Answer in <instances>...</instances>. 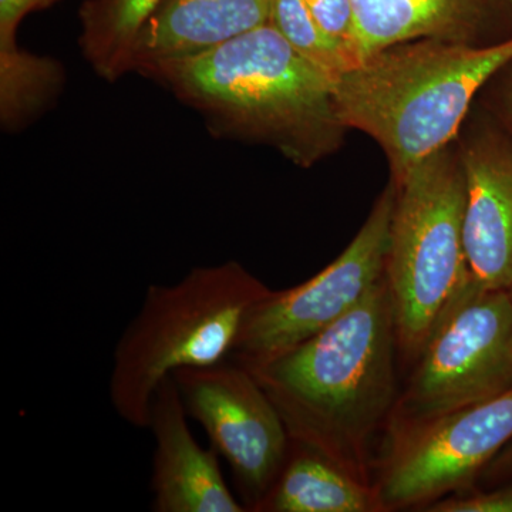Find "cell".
<instances>
[{
  "instance_id": "12",
  "label": "cell",
  "mask_w": 512,
  "mask_h": 512,
  "mask_svg": "<svg viewBox=\"0 0 512 512\" xmlns=\"http://www.w3.org/2000/svg\"><path fill=\"white\" fill-rule=\"evenodd\" d=\"M363 57L410 40L471 47L512 40V0H352Z\"/></svg>"
},
{
  "instance_id": "20",
  "label": "cell",
  "mask_w": 512,
  "mask_h": 512,
  "mask_svg": "<svg viewBox=\"0 0 512 512\" xmlns=\"http://www.w3.org/2000/svg\"><path fill=\"white\" fill-rule=\"evenodd\" d=\"M477 101L512 141V59L485 83Z\"/></svg>"
},
{
  "instance_id": "2",
  "label": "cell",
  "mask_w": 512,
  "mask_h": 512,
  "mask_svg": "<svg viewBox=\"0 0 512 512\" xmlns=\"http://www.w3.org/2000/svg\"><path fill=\"white\" fill-rule=\"evenodd\" d=\"M141 74L198 111L217 136L275 148L301 168L338 153L349 131L330 77L271 23Z\"/></svg>"
},
{
  "instance_id": "5",
  "label": "cell",
  "mask_w": 512,
  "mask_h": 512,
  "mask_svg": "<svg viewBox=\"0 0 512 512\" xmlns=\"http://www.w3.org/2000/svg\"><path fill=\"white\" fill-rule=\"evenodd\" d=\"M390 183L394 205L384 278L392 296L399 355L414 365L470 278L463 238L466 177L456 141Z\"/></svg>"
},
{
  "instance_id": "7",
  "label": "cell",
  "mask_w": 512,
  "mask_h": 512,
  "mask_svg": "<svg viewBox=\"0 0 512 512\" xmlns=\"http://www.w3.org/2000/svg\"><path fill=\"white\" fill-rule=\"evenodd\" d=\"M511 440L512 389L431 419L389 423L373 467L384 511H426L477 487Z\"/></svg>"
},
{
  "instance_id": "1",
  "label": "cell",
  "mask_w": 512,
  "mask_h": 512,
  "mask_svg": "<svg viewBox=\"0 0 512 512\" xmlns=\"http://www.w3.org/2000/svg\"><path fill=\"white\" fill-rule=\"evenodd\" d=\"M396 320L386 278L359 305L301 345L251 370L289 437L373 480L372 443L400 392Z\"/></svg>"
},
{
  "instance_id": "13",
  "label": "cell",
  "mask_w": 512,
  "mask_h": 512,
  "mask_svg": "<svg viewBox=\"0 0 512 512\" xmlns=\"http://www.w3.org/2000/svg\"><path fill=\"white\" fill-rule=\"evenodd\" d=\"M274 0H164L134 46L131 72L207 52L268 25Z\"/></svg>"
},
{
  "instance_id": "18",
  "label": "cell",
  "mask_w": 512,
  "mask_h": 512,
  "mask_svg": "<svg viewBox=\"0 0 512 512\" xmlns=\"http://www.w3.org/2000/svg\"><path fill=\"white\" fill-rule=\"evenodd\" d=\"M305 3L320 29L345 47L356 64L359 63L355 8L352 0H305Z\"/></svg>"
},
{
  "instance_id": "10",
  "label": "cell",
  "mask_w": 512,
  "mask_h": 512,
  "mask_svg": "<svg viewBox=\"0 0 512 512\" xmlns=\"http://www.w3.org/2000/svg\"><path fill=\"white\" fill-rule=\"evenodd\" d=\"M464 177V252L471 278L487 289L512 286V141L478 104L456 138Z\"/></svg>"
},
{
  "instance_id": "17",
  "label": "cell",
  "mask_w": 512,
  "mask_h": 512,
  "mask_svg": "<svg viewBox=\"0 0 512 512\" xmlns=\"http://www.w3.org/2000/svg\"><path fill=\"white\" fill-rule=\"evenodd\" d=\"M269 23L332 82L356 64L345 47L320 29L305 0H274Z\"/></svg>"
},
{
  "instance_id": "21",
  "label": "cell",
  "mask_w": 512,
  "mask_h": 512,
  "mask_svg": "<svg viewBox=\"0 0 512 512\" xmlns=\"http://www.w3.org/2000/svg\"><path fill=\"white\" fill-rule=\"evenodd\" d=\"M59 0H0V39H16L22 19L29 13L50 8Z\"/></svg>"
},
{
  "instance_id": "8",
  "label": "cell",
  "mask_w": 512,
  "mask_h": 512,
  "mask_svg": "<svg viewBox=\"0 0 512 512\" xmlns=\"http://www.w3.org/2000/svg\"><path fill=\"white\" fill-rule=\"evenodd\" d=\"M393 205L389 181L356 237L332 264L301 285L269 292L249 309L228 359L258 369L359 305L384 279Z\"/></svg>"
},
{
  "instance_id": "11",
  "label": "cell",
  "mask_w": 512,
  "mask_h": 512,
  "mask_svg": "<svg viewBox=\"0 0 512 512\" xmlns=\"http://www.w3.org/2000/svg\"><path fill=\"white\" fill-rule=\"evenodd\" d=\"M180 389L170 376L158 386L148 430L154 437L150 488L154 512H247L225 483L220 454L202 448L188 427Z\"/></svg>"
},
{
  "instance_id": "16",
  "label": "cell",
  "mask_w": 512,
  "mask_h": 512,
  "mask_svg": "<svg viewBox=\"0 0 512 512\" xmlns=\"http://www.w3.org/2000/svg\"><path fill=\"white\" fill-rule=\"evenodd\" d=\"M62 84L63 69L56 60L33 55L16 39L0 40V120L6 131L39 117Z\"/></svg>"
},
{
  "instance_id": "22",
  "label": "cell",
  "mask_w": 512,
  "mask_h": 512,
  "mask_svg": "<svg viewBox=\"0 0 512 512\" xmlns=\"http://www.w3.org/2000/svg\"><path fill=\"white\" fill-rule=\"evenodd\" d=\"M510 480H512V440L485 467L477 487H493Z\"/></svg>"
},
{
  "instance_id": "3",
  "label": "cell",
  "mask_w": 512,
  "mask_h": 512,
  "mask_svg": "<svg viewBox=\"0 0 512 512\" xmlns=\"http://www.w3.org/2000/svg\"><path fill=\"white\" fill-rule=\"evenodd\" d=\"M512 59V40L471 47L419 39L383 47L332 82L340 119L372 137L390 180L456 141L485 83Z\"/></svg>"
},
{
  "instance_id": "19",
  "label": "cell",
  "mask_w": 512,
  "mask_h": 512,
  "mask_svg": "<svg viewBox=\"0 0 512 512\" xmlns=\"http://www.w3.org/2000/svg\"><path fill=\"white\" fill-rule=\"evenodd\" d=\"M427 512H512V480L441 498Z\"/></svg>"
},
{
  "instance_id": "14",
  "label": "cell",
  "mask_w": 512,
  "mask_h": 512,
  "mask_svg": "<svg viewBox=\"0 0 512 512\" xmlns=\"http://www.w3.org/2000/svg\"><path fill=\"white\" fill-rule=\"evenodd\" d=\"M258 512H386L375 483L291 440L288 457Z\"/></svg>"
},
{
  "instance_id": "15",
  "label": "cell",
  "mask_w": 512,
  "mask_h": 512,
  "mask_svg": "<svg viewBox=\"0 0 512 512\" xmlns=\"http://www.w3.org/2000/svg\"><path fill=\"white\" fill-rule=\"evenodd\" d=\"M164 0H86L80 8V47L101 79L113 83L131 72L141 29Z\"/></svg>"
},
{
  "instance_id": "4",
  "label": "cell",
  "mask_w": 512,
  "mask_h": 512,
  "mask_svg": "<svg viewBox=\"0 0 512 512\" xmlns=\"http://www.w3.org/2000/svg\"><path fill=\"white\" fill-rule=\"evenodd\" d=\"M272 289L237 261L195 266L173 285H150L113 353L114 412L148 430L154 394L184 367L224 362L249 309Z\"/></svg>"
},
{
  "instance_id": "6",
  "label": "cell",
  "mask_w": 512,
  "mask_h": 512,
  "mask_svg": "<svg viewBox=\"0 0 512 512\" xmlns=\"http://www.w3.org/2000/svg\"><path fill=\"white\" fill-rule=\"evenodd\" d=\"M512 389V299L467 279L414 362L393 421L431 419Z\"/></svg>"
},
{
  "instance_id": "23",
  "label": "cell",
  "mask_w": 512,
  "mask_h": 512,
  "mask_svg": "<svg viewBox=\"0 0 512 512\" xmlns=\"http://www.w3.org/2000/svg\"><path fill=\"white\" fill-rule=\"evenodd\" d=\"M508 292H510V296H511V299H512V286L510 289H508Z\"/></svg>"
},
{
  "instance_id": "9",
  "label": "cell",
  "mask_w": 512,
  "mask_h": 512,
  "mask_svg": "<svg viewBox=\"0 0 512 512\" xmlns=\"http://www.w3.org/2000/svg\"><path fill=\"white\" fill-rule=\"evenodd\" d=\"M188 416L204 427L211 447L227 461L247 512L274 487L291 437L281 414L251 370L232 360L184 367L173 375Z\"/></svg>"
}]
</instances>
